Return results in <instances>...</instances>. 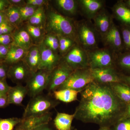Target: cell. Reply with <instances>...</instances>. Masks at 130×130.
I'll list each match as a JSON object with an SVG mask.
<instances>
[{
	"label": "cell",
	"instance_id": "obj_33",
	"mask_svg": "<svg viewBox=\"0 0 130 130\" xmlns=\"http://www.w3.org/2000/svg\"><path fill=\"white\" fill-rule=\"evenodd\" d=\"M119 28L123 40L124 51H130V26L120 25Z\"/></svg>",
	"mask_w": 130,
	"mask_h": 130
},
{
	"label": "cell",
	"instance_id": "obj_20",
	"mask_svg": "<svg viewBox=\"0 0 130 130\" xmlns=\"http://www.w3.org/2000/svg\"><path fill=\"white\" fill-rule=\"evenodd\" d=\"M27 95V89L23 85H16L13 87L11 86L7 94L9 105L21 106L24 99Z\"/></svg>",
	"mask_w": 130,
	"mask_h": 130
},
{
	"label": "cell",
	"instance_id": "obj_28",
	"mask_svg": "<svg viewBox=\"0 0 130 130\" xmlns=\"http://www.w3.org/2000/svg\"><path fill=\"white\" fill-rule=\"evenodd\" d=\"M46 20V10L44 6H43L38 8L34 14L26 21V23L35 26L44 28Z\"/></svg>",
	"mask_w": 130,
	"mask_h": 130
},
{
	"label": "cell",
	"instance_id": "obj_6",
	"mask_svg": "<svg viewBox=\"0 0 130 130\" xmlns=\"http://www.w3.org/2000/svg\"><path fill=\"white\" fill-rule=\"evenodd\" d=\"M94 81L90 68L74 70L57 90L69 89L81 91Z\"/></svg>",
	"mask_w": 130,
	"mask_h": 130
},
{
	"label": "cell",
	"instance_id": "obj_36",
	"mask_svg": "<svg viewBox=\"0 0 130 130\" xmlns=\"http://www.w3.org/2000/svg\"><path fill=\"white\" fill-rule=\"evenodd\" d=\"M16 28L7 21H4L0 24V35L12 34Z\"/></svg>",
	"mask_w": 130,
	"mask_h": 130
},
{
	"label": "cell",
	"instance_id": "obj_47",
	"mask_svg": "<svg viewBox=\"0 0 130 130\" xmlns=\"http://www.w3.org/2000/svg\"><path fill=\"white\" fill-rule=\"evenodd\" d=\"M121 79L123 83L130 86V75H125L121 74Z\"/></svg>",
	"mask_w": 130,
	"mask_h": 130
},
{
	"label": "cell",
	"instance_id": "obj_15",
	"mask_svg": "<svg viewBox=\"0 0 130 130\" xmlns=\"http://www.w3.org/2000/svg\"><path fill=\"white\" fill-rule=\"evenodd\" d=\"M106 1L78 0L79 11L86 19L91 20L102 9L105 8Z\"/></svg>",
	"mask_w": 130,
	"mask_h": 130
},
{
	"label": "cell",
	"instance_id": "obj_24",
	"mask_svg": "<svg viewBox=\"0 0 130 130\" xmlns=\"http://www.w3.org/2000/svg\"><path fill=\"white\" fill-rule=\"evenodd\" d=\"M81 91L69 89H63L54 91L51 95L57 101L65 103H69L78 101V94Z\"/></svg>",
	"mask_w": 130,
	"mask_h": 130
},
{
	"label": "cell",
	"instance_id": "obj_46",
	"mask_svg": "<svg viewBox=\"0 0 130 130\" xmlns=\"http://www.w3.org/2000/svg\"><path fill=\"white\" fill-rule=\"evenodd\" d=\"M130 118V103L126 106L125 110L122 118Z\"/></svg>",
	"mask_w": 130,
	"mask_h": 130
},
{
	"label": "cell",
	"instance_id": "obj_16",
	"mask_svg": "<svg viewBox=\"0 0 130 130\" xmlns=\"http://www.w3.org/2000/svg\"><path fill=\"white\" fill-rule=\"evenodd\" d=\"M11 35L13 39L12 44L26 50L34 45L29 33L24 27L16 28Z\"/></svg>",
	"mask_w": 130,
	"mask_h": 130
},
{
	"label": "cell",
	"instance_id": "obj_51",
	"mask_svg": "<svg viewBox=\"0 0 130 130\" xmlns=\"http://www.w3.org/2000/svg\"><path fill=\"white\" fill-rule=\"evenodd\" d=\"M124 1L126 5H127V6L130 9V0H126V1Z\"/></svg>",
	"mask_w": 130,
	"mask_h": 130
},
{
	"label": "cell",
	"instance_id": "obj_40",
	"mask_svg": "<svg viewBox=\"0 0 130 130\" xmlns=\"http://www.w3.org/2000/svg\"><path fill=\"white\" fill-rule=\"evenodd\" d=\"M48 1L46 0H27L26 1V5L40 7L46 5Z\"/></svg>",
	"mask_w": 130,
	"mask_h": 130
},
{
	"label": "cell",
	"instance_id": "obj_21",
	"mask_svg": "<svg viewBox=\"0 0 130 130\" xmlns=\"http://www.w3.org/2000/svg\"><path fill=\"white\" fill-rule=\"evenodd\" d=\"M54 2L57 8L67 17L75 16L79 11L78 0H56Z\"/></svg>",
	"mask_w": 130,
	"mask_h": 130
},
{
	"label": "cell",
	"instance_id": "obj_29",
	"mask_svg": "<svg viewBox=\"0 0 130 130\" xmlns=\"http://www.w3.org/2000/svg\"><path fill=\"white\" fill-rule=\"evenodd\" d=\"M130 73V51H124L116 54V67Z\"/></svg>",
	"mask_w": 130,
	"mask_h": 130
},
{
	"label": "cell",
	"instance_id": "obj_25",
	"mask_svg": "<svg viewBox=\"0 0 130 130\" xmlns=\"http://www.w3.org/2000/svg\"><path fill=\"white\" fill-rule=\"evenodd\" d=\"M28 50L11 44L4 61L10 66L23 60Z\"/></svg>",
	"mask_w": 130,
	"mask_h": 130
},
{
	"label": "cell",
	"instance_id": "obj_14",
	"mask_svg": "<svg viewBox=\"0 0 130 130\" xmlns=\"http://www.w3.org/2000/svg\"><path fill=\"white\" fill-rule=\"evenodd\" d=\"M113 17L105 8L94 16L93 24L101 37V41L108 32L114 23Z\"/></svg>",
	"mask_w": 130,
	"mask_h": 130
},
{
	"label": "cell",
	"instance_id": "obj_23",
	"mask_svg": "<svg viewBox=\"0 0 130 130\" xmlns=\"http://www.w3.org/2000/svg\"><path fill=\"white\" fill-rule=\"evenodd\" d=\"M116 96L120 101L127 105L130 103V86L125 83L109 84Z\"/></svg>",
	"mask_w": 130,
	"mask_h": 130
},
{
	"label": "cell",
	"instance_id": "obj_50",
	"mask_svg": "<svg viewBox=\"0 0 130 130\" xmlns=\"http://www.w3.org/2000/svg\"><path fill=\"white\" fill-rule=\"evenodd\" d=\"M98 130H112L111 128L108 127H100V129Z\"/></svg>",
	"mask_w": 130,
	"mask_h": 130
},
{
	"label": "cell",
	"instance_id": "obj_39",
	"mask_svg": "<svg viewBox=\"0 0 130 130\" xmlns=\"http://www.w3.org/2000/svg\"><path fill=\"white\" fill-rule=\"evenodd\" d=\"M11 87L6 80H0V96L7 95Z\"/></svg>",
	"mask_w": 130,
	"mask_h": 130
},
{
	"label": "cell",
	"instance_id": "obj_44",
	"mask_svg": "<svg viewBox=\"0 0 130 130\" xmlns=\"http://www.w3.org/2000/svg\"><path fill=\"white\" fill-rule=\"evenodd\" d=\"M11 6L8 0H0V12H3Z\"/></svg>",
	"mask_w": 130,
	"mask_h": 130
},
{
	"label": "cell",
	"instance_id": "obj_8",
	"mask_svg": "<svg viewBox=\"0 0 130 130\" xmlns=\"http://www.w3.org/2000/svg\"><path fill=\"white\" fill-rule=\"evenodd\" d=\"M63 59L73 70L90 68L87 51L77 43L70 49Z\"/></svg>",
	"mask_w": 130,
	"mask_h": 130
},
{
	"label": "cell",
	"instance_id": "obj_41",
	"mask_svg": "<svg viewBox=\"0 0 130 130\" xmlns=\"http://www.w3.org/2000/svg\"><path fill=\"white\" fill-rule=\"evenodd\" d=\"M11 46L0 45V61H5Z\"/></svg>",
	"mask_w": 130,
	"mask_h": 130
},
{
	"label": "cell",
	"instance_id": "obj_48",
	"mask_svg": "<svg viewBox=\"0 0 130 130\" xmlns=\"http://www.w3.org/2000/svg\"><path fill=\"white\" fill-rule=\"evenodd\" d=\"M7 21L5 14L3 12H0V24L4 22V21Z\"/></svg>",
	"mask_w": 130,
	"mask_h": 130
},
{
	"label": "cell",
	"instance_id": "obj_26",
	"mask_svg": "<svg viewBox=\"0 0 130 130\" xmlns=\"http://www.w3.org/2000/svg\"><path fill=\"white\" fill-rule=\"evenodd\" d=\"M24 27L29 33L34 45H38L42 41L46 32L44 27L35 26L27 23Z\"/></svg>",
	"mask_w": 130,
	"mask_h": 130
},
{
	"label": "cell",
	"instance_id": "obj_42",
	"mask_svg": "<svg viewBox=\"0 0 130 130\" xmlns=\"http://www.w3.org/2000/svg\"><path fill=\"white\" fill-rule=\"evenodd\" d=\"M50 123L42 125L31 130H57L54 124L53 125Z\"/></svg>",
	"mask_w": 130,
	"mask_h": 130
},
{
	"label": "cell",
	"instance_id": "obj_22",
	"mask_svg": "<svg viewBox=\"0 0 130 130\" xmlns=\"http://www.w3.org/2000/svg\"><path fill=\"white\" fill-rule=\"evenodd\" d=\"M75 115L57 112L53 120V124L57 130H72V124Z\"/></svg>",
	"mask_w": 130,
	"mask_h": 130
},
{
	"label": "cell",
	"instance_id": "obj_1",
	"mask_svg": "<svg viewBox=\"0 0 130 130\" xmlns=\"http://www.w3.org/2000/svg\"><path fill=\"white\" fill-rule=\"evenodd\" d=\"M80 93L74 119L110 128L123 117L126 105L116 96L109 84L94 81Z\"/></svg>",
	"mask_w": 130,
	"mask_h": 130
},
{
	"label": "cell",
	"instance_id": "obj_37",
	"mask_svg": "<svg viewBox=\"0 0 130 130\" xmlns=\"http://www.w3.org/2000/svg\"><path fill=\"white\" fill-rule=\"evenodd\" d=\"M9 65L4 61H0V80H5L7 78Z\"/></svg>",
	"mask_w": 130,
	"mask_h": 130
},
{
	"label": "cell",
	"instance_id": "obj_38",
	"mask_svg": "<svg viewBox=\"0 0 130 130\" xmlns=\"http://www.w3.org/2000/svg\"><path fill=\"white\" fill-rule=\"evenodd\" d=\"M13 39L11 34L0 35V45L8 46L11 45Z\"/></svg>",
	"mask_w": 130,
	"mask_h": 130
},
{
	"label": "cell",
	"instance_id": "obj_27",
	"mask_svg": "<svg viewBox=\"0 0 130 130\" xmlns=\"http://www.w3.org/2000/svg\"><path fill=\"white\" fill-rule=\"evenodd\" d=\"M3 12L9 23L15 28L19 27L22 22L19 7L11 5Z\"/></svg>",
	"mask_w": 130,
	"mask_h": 130
},
{
	"label": "cell",
	"instance_id": "obj_35",
	"mask_svg": "<svg viewBox=\"0 0 130 130\" xmlns=\"http://www.w3.org/2000/svg\"><path fill=\"white\" fill-rule=\"evenodd\" d=\"M110 128L112 130H130V118L121 119Z\"/></svg>",
	"mask_w": 130,
	"mask_h": 130
},
{
	"label": "cell",
	"instance_id": "obj_3",
	"mask_svg": "<svg viewBox=\"0 0 130 130\" xmlns=\"http://www.w3.org/2000/svg\"><path fill=\"white\" fill-rule=\"evenodd\" d=\"M78 44L86 51L98 48L101 37L91 20L83 19L75 21Z\"/></svg>",
	"mask_w": 130,
	"mask_h": 130
},
{
	"label": "cell",
	"instance_id": "obj_52",
	"mask_svg": "<svg viewBox=\"0 0 130 130\" xmlns=\"http://www.w3.org/2000/svg\"><path fill=\"white\" fill-rule=\"evenodd\" d=\"M74 130H77L76 129H74Z\"/></svg>",
	"mask_w": 130,
	"mask_h": 130
},
{
	"label": "cell",
	"instance_id": "obj_31",
	"mask_svg": "<svg viewBox=\"0 0 130 130\" xmlns=\"http://www.w3.org/2000/svg\"><path fill=\"white\" fill-rule=\"evenodd\" d=\"M42 42L46 46L59 53V40L56 34L53 32L47 33L44 36Z\"/></svg>",
	"mask_w": 130,
	"mask_h": 130
},
{
	"label": "cell",
	"instance_id": "obj_12",
	"mask_svg": "<svg viewBox=\"0 0 130 130\" xmlns=\"http://www.w3.org/2000/svg\"><path fill=\"white\" fill-rule=\"evenodd\" d=\"M90 70L94 81L98 83L109 84L123 82L121 74L118 72L116 68L90 69Z\"/></svg>",
	"mask_w": 130,
	"mask_h": 130
},
{
	"label": "cell",
	"instance_id": "obj_49",
	"mask_svg": "<svg viewBox=\"0 0 130 130\" xmlns=\"http://www.w3.org/2000/svg\"><path fill=\"white\" fill-rule=\"evenodd\" d=\"M14 130H24V129L23 128L21 127L20 125L19 124L18 125L16 126Z\"/></svg>",
	"mask_w": 130,
	"mask_h": 130
},
{
	"label": "cell",
	"instance_id": "obj_32",
	"mask_svg": "<svg viewBox=\"0 0 130 130\" xmlns=\"http://www.w3.org/2000/svg\"><path fill=\"white\" fill-rule=\"evenodd\" d=\"M22 121V119L18 118L2 119L0 118V130H14Z\"/></svg>",
	"mask_w": 130,
	"mask_h": 130
},
{
	"label": "cell",
	"instance_id": "obj_4",
	"mask_svg": "<svg viewBox=\"0 0 130 130\" xmlns=\"http://www.w3.org/2000/svg\"><path fill=\"white\" fill-rule=\"evenodd\" d=\"M59 103L52 95L48 94L47 95L42 94L31 98L25 108L22 119L49 112Z\"/></svg>",
	"mask_w": 130,
	"mask_h": 130
},
{
	"label": "cell",
	"instance_id": "obj_34",
	"mask_svg": "<svg viewBox=\"0 0 130 130\" xmlns=\"http://www.w3.org/2000/svg\"><path fill=\"white\" fill-rule=\"evenodd\" d=\"M38 7L28 5L19 7L22 23L24 21H28V20L34 14Z\"/></svg>",
	"mask_w": 130,
	"mask_h": 130
},
{
	"label": "cell",
	"instance_id": "obj_18",
	"mask_svg": "<svg viewBox=\"0 0 130 130\" xmlns=\"http://www.w3.org/2000/svg\"><path fill=\"white\" fill-rule=\"evenodd\" d=\"M52 120V114L49 112L42 115L22 119L20 124L24 130H31L42 125L50 123Z\"/></svg>",
	"mask_w": 130,
	"mask_h": 130
},
{
	"label": "cell",
	"instance_id": "obj_19",
	"mask_svg": "<svg viewBox=\"0 0 130 130\" xmlns=\"http://www.w3.org/2000/svg\"><path fill=\"white\" fill-rule=\"evenodd\" d=\"M23 60L32 72L38 71L41 61V54L38 45H33L31 47Z\"/></svg>",
	"mask_w": 130,
	"mask_h": 130
},
{
	"label": "cell",
	"instance_id": "obj_13",
	"mask_svg": "<svg viewBox=\"0 0 130 130\" xmlns=\"http://www.w3.org/2000/svg\"><path fill=\"white\" fill-rule=\"evenodd\" d=\"M101 41L104 47L109 49L116 54L124 51L119 27L114 23Z\"/></svg>",
	"mask_w": 130,
	"mask_h": 130
},
{
	"label": "cell",
	"instance_id": "obj_5",
	"mask_svg": "<svg viewBox=\"0 0 130 130\" xmlns=\"http://www.w3.org/2000/svg\"><path fill=\"white\" fill-rule=\"evenodd\" d=\"M89 67L91 69L116 68V54L107 48L95 49L87 51Z\"/></svg>",
	"mask_w": 130,
	"mask_h": 130
},
{
	"label": "cell",
	"instance_id": "obj_30",
	"mask_svg": "<svg viewBox=\"0 0 130 130\" xmlns=\"http://www.w3.org/2000/svg\"><path fill=\"white\" fill-rule=\"evenodd\" d=\"M57 36L59 41V53L63 57L76 43L70 38Z\"/></svg>",
	"mask_w": 130,
	"mask_h": 130
},
{
	"label": "cell",
	"instance_id": "obj_45",
	"mask_svg": "<svg viewBox=\"0 0 130 130\" xmlns=\"http://www.w3.org/2000/svg\"><path fill=\"white\" fill-rule=\"evenodd\" d=\"M9 105L7 95L0 96V108H4Z\"/></svg>",
	"mask_w": 130,
	"mask_h": 130
},
{
	"label": "cell",
	"instance_id": "obj_11",
	"mask_svg": "<svg viewBox=\"0 0 130 130\" xmlns=\"http://www.w3.org/2000/svg\"><path fill=\"white\" fill-rule=\"evenodd\" d=\"M38 46L41 54L39 70L51 71L59 64L63 57L59 54L46 46L42 41Z\"/></svg>",
	"mask_w": 130,
	"mask_h": 130
},
{
	"label": "cell",
	"instance_id": "obj_9",
	"mask_svg": "<svg viewBox=\"0 0 130 130\" xmlns=\"http://www.w3.org/2000/svg\"><path fill=\"white\" fill-rule=\"evenodd\" d=\"M50 72L47 70H38L33 73L26 83L28 95L30 98L42 94L43 91L46 90Z\"/></svg>",
	"mask_w": 130,
	"mask_h": 130
},
{
	"label": "cell",
	"instance_id": "obj_43",
	"mask_svg": "<svg viewBox=\"0 0 130 130\" xmlns=\"http://www.w3.org/2000/svg\"><path fill=\"white\" fill-rule=\"evenodd\" d=\"M11 5L18 7L24 6L26 5V1L23 0H8Z\"/></svg>",
	"mask_w": 130,
	"mask_h": 130
},
{
	"label": "cell",
	"instance_id": "obj_17",
	"mask_svg": "<svg viewBox=\"0 0 130 130\" xmlns=\"http://www.w3.org/2000/svg\"><path fill=\"white\" fill-rule=\"evenodd\" d=\"M113 18L121 24L130 26V9L124 1H119L112 8Z\"/></svg>",
	"mask_w": 130,
	"mask_h": 130
},
{
	"label": "cell",
	"instance_id": "obj_10",
	"mask_svg": "<svg viewBox=\"0 0 130 130\" xmlns=\"http://www.w3.org/2000/svg\"><path fill=\"white\" fill-rule=\"evenodd\" d=\"M33 72L23 60L9 66L7 78L16 85L26 83Z\"/></svg>",
	"mask_w": 130,
	"mask_h": 130
},
{
	"label": "cell",
	"instance_id": "obj_2",
	"mask_svg": "<svg viewBox=\"0 0 130 130\" xmlns=\"http://www.w3.org/2000/svg\"><path fill=\"white\" fill-rule=\"evenodd\" d=\"M44 29L47 33L70 38L77 43L75 21L55 10L51 9L48 12Z\"/></svg>",
	"mask_w": 130,
	"mask_h": 130
},
{
	"label": "cell",
	"instance_id": "obj_7",
	"mask_svg": "<svg viewBox=\"0 0 130 130\" xmlns=\"http://www.w3.org/2000/svg\"><path fill=\"white\" fill-rule=\"evenodd\" d=\"M74 71L62 58L59 64L50 72L48 84L46 89L48 94L51 95L54 91L57 90Z\"/></svg>",
	"mask_w": 130,
	"mask_h": 130
}]
</instances>
